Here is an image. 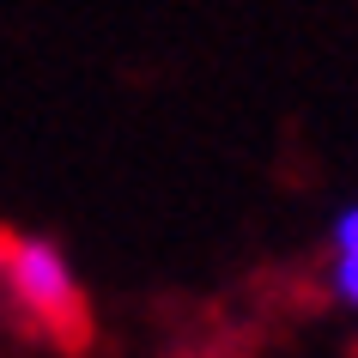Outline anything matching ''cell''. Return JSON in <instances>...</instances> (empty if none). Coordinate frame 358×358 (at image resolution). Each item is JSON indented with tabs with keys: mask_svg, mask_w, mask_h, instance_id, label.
Instances as JSON below:
<instances>
[{
	"mask_svg": "<svg viewBox=\"0 0 358 358\" xmlns=\"http://www.w3.org/2000/svg\"><path fill=\"white\" fill-rule=\"evenodd\" d=\"M0 303L61 352H79L92 340V303L79 292L73 262L49 237L0 231Z\"/></svg>",
	"mask_w": 358,
	"mask_h": 358,
	"instance_id": "1",
	"label": "cell"
},
{
	"mask_svg": "<svg viewBox=\"0 0 358 358\" xmlns=\"http://www.w3.org/2000/svg\"><path fill=\"white\" fill-rule=\"evenodd\" d=\"M328 292L358 316V201L340 207L328 225Z\"/></svg>",
	"mask_w": 358,
	"mask_h": 358,
	"instance_id": "2",
	"label": "cell"
}]
</instances>
